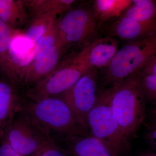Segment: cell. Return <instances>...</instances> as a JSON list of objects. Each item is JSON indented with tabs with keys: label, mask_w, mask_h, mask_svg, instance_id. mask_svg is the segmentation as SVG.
Returning <instances> with one entry per match:
<instances>
[{
	"label": "cell",
	"mask_w": 156,
	"mask_h": 156,
	"mask_svg": "<svg viewBox=\"0 0 156 156\" xmlns=\"http://www.w3.org/2000/svg\"><path fill=\"white\" fill-rule=\"evenodd\" d=\"M111 33L129 42L143 40L156 34V23L136 21L122 15L110 26Z\"/></svg>",
	"instance_id": "obj_13"
},
{
	"label": "cell",
	"mask_w": 156,
	"mask_h": 156,
	"mask_svg": "<svg viewBox=\"0 0 156 156\" xmlns=\"http://www.w3.org/2000/svg\"><path fill=\"white\" fill-rule=\"evenodd\" d=\"M143 156H156V154L154 153H147L145 154Z\"/></svg>",
	"instance_id": "obj_26"
},
{
	"label": "cell",
	"mask_w": 156,
	"mask_h": 156,
	"mask_svg": "<svg viewBox=\"0 0 156 156\" xmlns=\"http://www.w3.org/2000/svg\"><path fill=\"white\" fill-rule=\"evenodd\" d=\"M65 52V50L57 42L41 58L31 62L23 71V87L27 89L34 87L51 74L58 67Z\"/></svg>",
	"instance_id": "obj_11"
},
{
	"label": "cell",
	"mask_w": 156,
	"mask_h": 156,
	"mask_svg": "<svg viewBox=\"0 0 156 156\" xmlns=\"http://www.w3.org/2000/svg\"><path fill=\"white\" fill-rule=\"evenodd\" d=\"M112 89L98 93L96 104L89 112L87 124L89 134L101 141L112 156H119L128 146L115 117L111 103Z\"/></svg>",
	"instance_id": "obj_3"
},
{
	"label": "cell",
	"mask_w": 156,
	"mask_h": 156,
	"mask_svg": "<svg viewBox=\"0 0 156 156\" xmlns=\"http://www.w3.org/2000/svg\"><path fill=\"white\" fill-rule=\"evenodd\" d=\"M4 133L11 147L23 156L32 155L55 140L36 120L22 109Z\"/></svg>",
	"instance_id": "obj_5"
},
{
	"label": "cell",
	"mask_w": 156,
	"mask_h": 156,
	"mask_svg": "<svg viewBox=\"0 0 156 156\" xmlns=\"http://www.w3.org/2000/svg\"><path fill=\"white\" fill-rule=\"evenodd\" d=\"M0 20L14 30L27 26L31 17L20 0H0Z\"/></svg>",
	"instance_id": "obj_14"
},
{
	"label": "cell",
	"mask_w": 156,
	"mask_h": 156,
	"mask_svg": "<svg viewBox=\"0 0 156 156\" xmlns=\"http://www.w3.org/2000/svg\"><path fill=\"white\" fill-rule=\"evenodd\" d=\"M21 90L8 79L0 76V135L22 110L26 97Z\"/></svg>",
	"instance_id": "obj_10"
},
{
	"label": "cell",
	"mask_w": 156,
	"mask_h": 156,
	"mask_svg": "<svg viewBox=\"0 0 156 156\" xmlns=\"http://www.w3.org/2000/svg\"><path fill=\"white\" fill-rule=\"evenodd\" d=\"M119 41L110 37L98 38L84 46L76 54L91 69L106 67L119 51Z\"/></svg>",
	"instance_id": "obj_9"
},
{
	"label": "cell",
	"mask_w": 156,
	"mask_h": 156,
	"mask_svg": "<svg viewBox=\"0 0 156 156\" xmlns=\"http://www.w3.org/2000/svg\"><path fill=\"white\" fill-rule=\"evenodd\" d=\"M74 0H24L23 5L31 18L46 14H62L71 9Z\"/></svg>",
	"instance_id": "obj_16"
},
{
	"label": "cell",
	"mask_w": 156,
	"mask_h": 156,
	"mask_svg": "<svg viewBox=\"0 0 156 156\" xmlns=\"http://www.w3.org/2000/svg\"><path fill=\"white\" fill-rule=\"evenodd\" d=\"M22 110L30 115L56 142L70 136H87L67 104L58 97L33 101L26 98Z\"/></svg>",
	"instance_id": "obj_2"
},
{
	"label": "cell",
	"mask_w": 156,
	"mask_h": 156,
	"mask_svg": "<svg viewBox=\"0 0 156 156\" xmlns=\"http://www.w3.org/2000/svg\"><path fill=\"white\" fill-rule=\"evenodd\" d=\"M30 156H37V153L34 154Z\"/></svg>",
	"instance_id": "obj_27"
},
{
	"label": "cell",
	"mask_w": 156,
	"mask_h": 156,
	"mask_svg": "<svg viewBox=\"0 0 156 156\" xmlns=\"http://www.w3.org/2000/svg\"><path fill=\"white\" fill-rule=\"evenodd\" d=\"M14 30L0 20V76L21 88L9 57V46Z\"/></svg>",
	"instance_id": "obj_15"
},
{
	"label": "cell",
	"mask_w": 156,
	"mask_h": 156,
	"mask_svg": "<svg viewBox=\"0 0 156 156\" xmlns=\"http://www.w3.org/2000/svg\"><path fill=\"white\" fill-rule=\"evenodd\" d=\"M156 55V34L143 40L129 42L120 49L106 67L105 85L111 87L139 72L146 63Z\"/></svg>",
	"instance_id": "obj_4"
},
{
	"label": "cell",
	"mask_w": 156,
	"mask_h": 156,
	"mask_svg": "<svg viewBox=\"0 0 156 156\" xmlns=\"http://www.w3.org/2000/svg\"><path fill=\"white\" fill-rule=\"evenodd\" d=\"M67 151L55 141L51 143L37 152V156H68Z\"/></svg>",
	"instance_id": "obj_22"
},
{
	"label": "cell",
	"mask_w": 156,
	"mask_h": 156,
	"mask_svg": "<svg viewBox=\"0 0 156 156\" xmlns=\"http://www.w3.org/2000/svg\"><path fill=\"white\" fill-rule=\"evenodd\" d=\"M140 74V84L145 99L156 102V75Z\"/></svg>",
	"instance_id": "obj_21"
},
{
	"label": "cell",
	"mask_w": 156,
	"mask_h": 156,
	"mask_svg": "<svg viewBox=\"0 0 156 156\" xmlns=\"http://www.w3.org/2000/svg\"><path fill=\"white\" fill-rule=\"evenodd\" d=\"M122 15L139 22L156 23V1L133 0Z\"/></svg>",
	"instance_id": "obj_19"
},
{
	"label": "cell",
	"mask_w": 156,
	"mask_h": 156,
	"mask_svg": "<svg viewBox=\"0 0 156 156\" xmlns=\"http://www.w3.org/2000/svg\"><path fill=\"white\" fill-rule=\"evenodd\" d=\"M58 14H46L31 19L23 31V36L26 41L34 48L37 41L50 29L57 19Z\"/></svg>",
	"instance_id": "obj_18"
},
{
	"label": "cell",
	"mask_w": 156,
	"mask_h": 156,
	"mask_svg": "<svg viewBox=\"0 0 156 156\" xmlns=\"http://www.w3.org/2000/svg\"><path fill=\"white\" fill-rule=\"evenodd\" d=\"M155 113H156V111H155Z\"/></svg>",
	"instance_id": "obj_28"
},
{
	"label": "cell",
	"mask_w": 156,
	"mask_h": 156,
	"mask_svg": "<svg viewBox=\"0 0 156 156\" xmlns=\"http://www.w3.org/2000/svg\"><path fill=\"white\" fill-rule=\"evenodd\" d=\"M0 156H23L10 145L5 133L0 135Z\"/></svg>",
	"instance_id": "obj_23"
},
{
	"label": "cell",
	"mask_w": 156,
	"mask_h": 156,
	"mask_svg": "<svg viewBox=\"0 0 156 156\" xmlns=\"http://www.w3.org/2000/svg\"><path fill=\"white\" fill-rule=\"evenodd\" d=\"M131 0H95L92 11L96 20L105 22L121 17L131 4Z\"/></svg>",
	"instance_id": "obj_17"
},
{
	"label": "cell",
	"mask_w": 156,
	"mask_h": 156,
	"mask_svg": "<svg viewBox=\"0 0 156 156\" xmlns=\"http://www.w3.org/2000/svg\"><path fill=\"white\" fill-rule=\"evenodd\" d=\"M65 13L57 20V42L62 48L66 51L74 45L89 44L97 27L92 9L81 6Z\"/></svg>",
	"instance_id": "obj_7"
},
{
	"label": "cell",
	"mask_w": 156,
	"mask_h": 156,
	"mask_svg": "<svg viewBox=\"0 0 156 156\" xmlns=\"http://www.w3.org/2000/svg\"><path fill=\"white\" fill-rule=\"evenodd\" d=\"M140 77V73H135L111 88L112 109L128 146L145 116V98Z\"/></svg>",
	"instance_id": "obj_1"
},
{
	"label": "cell",
	"mask_w": 156,
	"mask_h": 156,
	"mask_svg": "<svg viewBox=\"0 0 156 156\" xmlns=\"http://www.w3.org/2000/svg\"><path fill=\"white\" fill-rule=\"evenodd\" d=\"M154 127L152 131L149 134V138L152 144L156 150V127L154 126Z\"/></svg>",
	"instance_id": "obj_25"
},
{
	"label": "cell",
	"mask_w": 156,
	"mask_h": 156,
	"mask_svg": "<svg viewBox=\"0 0 156 156\" xmlns=\"http://www.w3.org/2000/svg\"><path fill=\"white\" fill-rule=\"evenodd\" d=\"M92 69L76 54L58 65L47 77L34 87L26 89L25 97L36 101L58 97Z\"/></svg>",
	"instance_id": "obj_6"
},
{
	"label": "cell",
	"mask_w": 156,
	"mask_h": 156,
	"mask_svg": "<svg viewBox=\"0 0 156 156\" xmlns=\"http://www.w3.org/2000/svg\"><path fill=\"white\" fill-rule=\"evenodd\" d=\"M97 70L93 69L84 74L72 87L58 97L67 104L79 125L89 135L87 119L98 97Z\"/></svg>",
	"instance_id": "obj_8"
},
{
	"label": "cell",
	"mask_w": 156,
	"mask_h": 156,
	"mask_svg": "<svg viewBox=\"0 0 156 156\" xmlns=\"http://www.w3.org/2000/svg\"><path fill=\"white\" fill-rule=\"evenodd\" d=\"M139 73L141 74L156 75V55L146 63Z\"/></svg>",
	"instance_id": "obj_24"
},
{
	"label": "cell",
	"mask_w": 156,
	"mask_h": 156,
	"mask_svg": "<svg viewBox=\"0 0 156 156\" xmlns=\"http://www.w3.org/2000/svg\"><path fill=\"white\" fill-rule=\"evenodd\" d=\"M57 20L35 45L32 62L37 61L41 58L57 43L58 39Z\"/></svg>",
	"instance_id": "obj_20"
},
{
	"label": "cell",
	"mask_w": 156,
	"mask_h": 156,
	"mask_svg": "<svg viewBox=\"0 0 156 156\" xmlns=\"http://www.w3.org/2000/svg\"><path fill=\"white\" fill-rule=\"evenodd\" d=\"M57 143L70 156H112L103 143L90 134L66 136Z\"/></svg>",
	"instance_id": "obj_12"
}]
</instances>
